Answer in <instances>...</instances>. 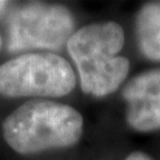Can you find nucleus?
Listing matches in <instances>:
<instances>
[{"label":"nucleus","mask_w":160,"mask_h":160,"mask_svg":"<svg viewBox=\"0 0 160 160\" xmlns=\"http://www.w3.org/2000/svg\"><path fill=\"white\" fill-rule=\"evenodd\" d=\"M123 46L124 31L115 22L88 24L72 33L67 49L83 92L103 98L122 86L129 72L128 59L118 55Z\"/></svg>","instance_id":"obj_1"},{"label":"nucleus","mask_w":160,"mask_h":160,"mask_svg":"<svg viewBox=\"0 0 160 160\" xmlns=\"http://www.w3.org/2000/svg\"><path fill=\"white\" fill-rule=\"evenodd\" d=\"M83 126L82 115L71 106L38 99L8 115L3 123V136L13 151L32 155L78 144Z\"/></svg>","instance_id":"obj_2"},{"label":"nucleus","mask_w":160,"mask_h":160,"mask_svg":"<svg viewBox=\"0 0 160 160\" xmlns=\"http://www.w3.org/2000/svg\"><path fill=\"white\" fill-rule=\"evenodd\" d=\"M76 86L71 64L52 52L23 53L0 66V95L62 98Z\"/></svg>","instance_id":"obj_3"},{"label":"nucleus","mask_w":160,"mask_h":160,"mask_svg":"<svg viewBox=\"0 0 160 160\" xmlns=\"http://www.w3.org/2000/svg\"><path fill=\"white\" fill-rule=\"evenodd\" d=\"M73 18L59 4L29 3L16 8L7 24V46L11 52L29 49L58 51L73 33Z\"/></svg>","instance_id":"obj_4"},{"label":"nucleus","mask_w":160,"mask_h":160,"mask_svg":"<svg viewBox=\"0 0 160 160\" xmlns=\"http://www.w3.org/2000/svg\"><path fill=\"white\" fill-rule=\"evenodd\" d=\"M127 124L138 132L160 129V68L133 76L122 91Z\"/></svg>","instance_id":"obj_5"},{"label":"nucleus","mask_w":160,"mask_h":160,"mask_svg":"<svg viewBox=\"0 0 160 160\" xmlns=\"http://www.w3.org/2000/svg\"><path fill=\"white\" fill-rule=\"evenodd\" d=\"M135 27L142 55L152 62H160V4L149 3L140 8Z\"/></svg>","instance_id":"obj_6"},{"label":"nucleus","mask_w":160,"mask_h":160,"mask_svg":"<svg viewBox=\"0 0 160 160\" xmlns=\"http://www.w3.org/2000/svg\"><path fill=\"white\" fill-rule=\"evenodd\" d=\"M124 160H152V159L149 158L147 153H144L142 151H136V152L129 153Z\"/></svg>","instance_id":"obj_7"},{"label":"nucleus","mask_w":160,"mask_h":160,"mask_svg":"<svg viewBox=\"0 0 160 160\" xmlns=\"http://www.w3.org/2000/svg\"><path fill=\"white\" fill-rule=\"evenodd\" d=\"M7 4H8L7 2H0V12H2L3 9L6 8V6H7Z\"/></svg>","instance_id":"obj_8"},{"label":"nucleus","mask_w":160,"mask_h":160,"mask_svg":"<svg viewBox=\"0 0 160 160\" xmlns=\"http://www.w3.org/2000/svg\"><path fill=\"white\" fill-rule=\"evenodd\" d=\"M0 47H2V36H0Z\"/></svg>","instance_id":"obj_9"}]
</instances>
